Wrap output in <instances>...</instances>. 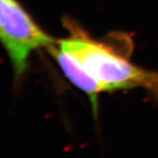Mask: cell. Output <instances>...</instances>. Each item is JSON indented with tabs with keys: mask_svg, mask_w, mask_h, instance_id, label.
<instances>
[{
	"mask_svg": "<svg viewBox=\"0 0 158 158\" xmlns=\"http://www.w3.org/2000/svg\"><path fill=\"white\" fill-rule=\"evenodd\" d=\"M57 40L47 34L19 0H0V44L17 81L24 77L32 53L48 49Z\"/></svg>",
	"mask_w": 158,
	"mask_h": 158,
	"instance_id": "obj_2",
	"label": "cell"
},
{
	"mask_svg": "<svg viewBox=\"0 0 158 158\" xmlns=\"http://www.w3.org/2000/svg\"><path fill=\"white\" fill-rule=\"evenodd\" d=\"M56 43L57 41L48 50L56 60L58 65L61 67L67 78L89 97L93 117L97 121L98 118V95L104 92L102 86L96 79L93 78L79 65L73 57L60 49Z\"/></svg>",
	"mask_w": 158,
	"mask_h": 158,
	"instance_id": "obj_3",
	"label": "cell"
},
{
	"mask_svg": "<svg viewBox=\"0 0 158 158\" xmlns=\"http://www.w3.org/2000/svg\"><path fill=\"white\" fill-rule=\"evenodd\" d=\"M69 36L57 40L69 54L100 84L104 92L141 88L158 99V73L136 66L116 48L92 39L72 21H66Z\"/></svg>",
	"mask_w": 158,
	"mask_h": 158,
	"instance_id": "obj_1",
	"label": "cell"
}]
</instances>
